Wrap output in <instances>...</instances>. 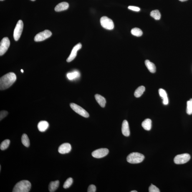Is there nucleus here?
Returning <instances> with one entry per match:
<instances>
[{"label": "nucleus", "instance_id": "32", "mask_svg": "<svg viewBox=\"0 0 192 192\" xmlns=\"http://www.w3.org/2000/svg\"><path fill=\"white\" fill-rule=\"evenodd\" d=\"M129 9L136 11H139L140 10V8L136 6H130L128 7Z\"/></svg>", "mask_w": 192, "mask_h": 192}, {"label": "nucleus", "instance_id": "31", "mask_svg": "<svg viewBox=\"0 0 192 192\" xmlns=\"http://www.w3.org/2000/svg\"><path fill=\"white\" fill-rule=\"evenodd\" d=\"M96 191V187L94 185H89L88 189V192H95Z\"/></svg>", "mask_w": 192, "mask_h": 192}, {"label": "nucleus", "instance_id": "35", "mask_svg": "<svg viewBox=\"0 0 192 192\" xmlns=\"http://www.w3.org/2000/svg\"><path fill=\"white\" fill-rule=\"evenodd\" d=\"M21 72H22V73L24 72V71H23V69H21Z\"/></svg>", "mask_w": 192, "mask_h": 192}, {"label": "nucleus", "instance_id": "26", "mask_svg": "<svg viewBox=\"0 0 192 192\" xmlns=\"http://www.w3.org/2000/svg\"><path fill=\"white\" fill-rule=\"evenodd\" d=\"M10 144V140H6L1 142V145H0V148L1 150H6L7 149Z\"/></svg>", "mask_w": 192, "mask_h": 192}, {"label": "nucleus", "instance_id": "8", "mask_svg": "<svg viewBox=\"0 0 192 192\" xmlns=\"http://www.w3.org/2000/svg\"><path fill=\"white\" fill-rule=\"evenodd\" d=\"M52 33L51 31L46 30L38 33L34 37V41L36 42H40L45 40L52 35Z\"/></svg>", "mask_w": 192, "mask_h": 192}, {"label": "nucleus", "instance_id": "28", "mask_svg": "<svg viewBox=\"0 0 192 192\" xmlns=\"http://www.w3.org/2000/svg\"><path fill=\"white\" fill-rule=\"evenodd\" d=\"M73 183V179L72 178H69L68 179L64 184V188L66 189L68 188Z\"/></svg>", "mask_w": 192, "mask_h": 192}, {"label": "nucleus", "instance_id": "22", "mask_svg": "<svg viewBox=\"0 0 192 192\" xmlns=\"http://www.w3.org/2000/svg\"><path fill=\"white\" fill-rule=\"evenodd\" d=\"M145 90V88L143 86H140L135 90L134 95L136 97H140Z\"/></svg>", "mask_w": 192, "mask_h": 192}, {"label": "nucleus", "instance_id": "14", "mask_svg": "<svg viewBox=\"0 0 192 192\" xmlns=\"http://www.w3.org/2000/svg\"><path fill=\"white\" fill-rule=\"evenodd\" d=\"M69 7V4L68 3L66 2H63L59 3L54 8L55 11H65L68 9Z\"/></svg>", "mask_w": 192, "mask_h": 192}, {"label": "nucleus", "instance_id": "12", "mask_svg": "<svg viewBox=\"0 0 192 192\" xmlns=\"http://www.w3.org/2000/svg\"><path fill=\"white\" fill-rule=\"evenodd\" d=\"M71 149L72 147L70 144L67 143H64L59 147L58 151L59 153L64 154L69 153L71 151Z\"/></svg>", "mask_w": 192, "mask_h": 192}, {"label": "nucleus", "instance_id": "2", "mask_svg": "<svg viewBox=\"0 0 192 192\" xmlns=\"http://www.w3.org/2000/svg\"><path fill=\"white\" fill-rule=\"evenodd\" d=\"M31 188V184L29 181L23 180L18 182L14 186L13 192H28Z\"/></svg>", "mask_w": 192, "mask_h": 192}, {"label": "nucleus", "instance_id": "13", "mask_svg": "<svg viewBox=\"0 0 192 192\" xmlns=\"http://www.w3.org/2000/svg\"><path fill=\"white\" fill-rule=\"evenodd\" d=\"M122 132L124 136L128 137L130 135V130L128 123L126 120H124L122 122Z\"/></svg>", "mask_w": 192, "mask_h": 192}, {"label": "nucleus", "instance_id": "15", "mask_svg": "<svg viewBox=\"0 0 192 192\" xmlns=\"http://www.w3.org/2000/svg\"><path fill=\"white\" fill-rule=\"evenodd\" d=\"M49 127V124L47 121H42L40 122L38 124V130L40 131L43 132L45 131Z\"/></svg>", "mask_w": 192, "mask_h": 192}, {"label": "nucleus", "instance_id": "36", "mask_svg": "<svg viewBox=\"0 0 192 192\" xmlns=\"http://www.w3.org/2000/svg\"><path fill=\"white\" fill-rule=\"evenodd\" d=\"M31 1H35V0H31Z\"/></svg>", "mask_w": 192, "mask_h": 192}, {"label": "nucleus", "instance_id": "30", "mask_svg": "<svg viewBox=\"0 0 192 192\" xmlns=\"http://www.w3.org/2000/svg\"><path fill=\"white\" fill-rule=\"evenodd\" d=\"M8 112L6 111H1L0 112V120H2L8 115Z\"/></svg>", "mask_w": 192, "mask_h": 192}, {"label": "nucleus", "instance_id": "5", "mask_svg": "<svg viewBox=\"0 0 192 192\" xmlns=\"http://www.w3.org/2000/svg\"><path fill=\"white\" fill-rule=\"evenodd\" d=\"M24 24L23 21L21 20L18 21L17 24L16 25L14 31V36L15 40L17 41L20 38L23 29Z\"/></svg>", "mask_w": 192, "mask_h": 192}, {"label": "nucleus", "instance_id": "10", "mask_svg": "<svg viewBox=\"0 0 192 192\" xmlns=\"http://www.w3.org/2000/svg\"><path fill=\"white\" fill-rule=\"evenodd\" d=\"M109 153L107 149L102 148L94 150L92 152V156L96 158H101L106 156Z\"/></svg>", "mask_w": 192, "mask_h": 192}, {"label": "nucleus", "instance_id": "37", "mask_svg": "<svg viewBox=\"0 0 192 192\" xmlns=\"http://www.w3.org/2000/svg\"><path fill=\"white\" fill-rule=\"evenodd\" d=\"M4 1V0H1V1Z\"/></svg>", "mask_w": 192, "mask_h": 192}, {"label": "nucleus", "instance_id": "16", "mask_svg": "<svg viewBox=\"0 0 192 192\" xmlns=\"http://www.w3.org/2000/svg\"><path fill=\"white\" fill-rule=\"evenodd\" d=\"M95 97L96 100L101 107H105L106 100L104 97L99 94H97L95 95Z\"/></svg>", "mask_w": 192, "mask_h": 192}, {"label": "nucleus", "instance_id": "1", "mask_svg": "<svg viewBox=\"0 0 192 192\" xmlns=\"http://www.w3.org/2000/svg\"><path fill=\"white\" fill-rule=\"evenodd\" d=\"M16 76L14 73H9L0 79V89L4 90L11 87L16 80Z\"/></svg>", "mask_w": 192, "mask_h": 192}, {"label": "nucleus", "instance_id": "29", "mask_svg": "<svg viewBox=\"0 0 192 192\" xmlns=\"http://www.w3.org/2000/svg\"><path fill=\"white\" fill-rule=\"evenodd\" d=\"M149 191L150 192H160L159 188L155 185L151 184L149 188Z\"/></svg>", "mask_w": 192, "mask_h": 192}, {"label": "nucleus", "instance_id": "34", "mask_svg": "<svg viewBox=\"0 0 192 192\" xmlns=\"http://www.w3.org/2000/svg\"><path fill=\"white\" fill-rule=\"evenodd\" d=\"M131 192H137V191L136 190H133V191H131Z\"/></svg>", "mask_w": 192, "mask_h": 192}, {"label": "nucleus", "instance_id": "33", "mask_svg": "<svg viewBox=\"0 0 192 192\" xmlns=\"http://www.w3.org/2000/svg\"><path fill=\"white\" fill-rule=\"evenodd\" d=\"M179 1H188V0H179Z\"/></svg>", "mask_w": 192, "mask_h": 192}, {"label": "nucleus", "instance_id": "20", "mask_svg": "<svg viewBox=\"0 0 192 192\" xmlns=\"http://www.w3.org/2000/svg\"><path fill=\"white\" fill-rule=\"evenodd\" d=\"M59 180L51 181L49 185V192H54L57 189L59 186Z\"/></svg>", "mask_w": 192, "mask_h": 192}, {"label": "nucleus", "instance_id": "4", "mask_svg": "<svg viewBox=\"0 0 192 192\" xmlns=\"http://www.w3.org/2000/svg\"><path fill=\"white\" fill-rule=\"evenodd\" d=\"M191 157L188 153H184L177 155L174 159L175 163L177 164H181L186 163L190 160Z\"/></svg>", "mask_w": 192, "mask_h": 192}, {"label": "nucleus", "instance_id": "9", "mask_svg": "<svg viewBox=\"0 0 192 192\" xmlns=\"http://www.w3.org/2000/svg\"><path fill=\"white\" fill-rule=\"evenodd\" d=\"M10 45V41L7 37L3 38L0 44V55L2 56L6 53Z\"/></svg>", "mask_w": 192, "mask_h": 192}, {"label": "nucleus", "instance_id": "21", "mask_svg": "<svg viewBox=\"0 0 192 192\" xmlns=\"http://www.w3.org/2000/svg\"><path fill=\"white\" fill-rule=\"evenodd\" d=\"M67 78L69 80H72L77 78L80 76V73L77 71H74L73 72L69 73L67 75Z\"/></svg>", "mask_w": 192, "mask_h": 192}, {"label": "nucleus", "instance_id": "18", "mask_svg": "<svg viewBox=\"0 0 192 192\" xmlns=\"http://www.w3.org/2000/svg\"><path fill=\"white\" fill-rule=\"evenodd\" d=\"M160 95L163 99V103L164 105H166L168 104V99L166 91L162 89H160L159 90Z\"/></svg>", "mask_w": 192, "mask_h": 192}, {"label": "nucleus", "instance_id": "24", "mask_svg": "<svg viewBox=\"0 0 192 192\" xmlns=\"http://www.w3.org/2000/svg\"><path fill=\"white\" fill-rule=\"evenodd\" d=\"M150 16L156 20H159L161 18V14L158 10L152 11L150 13Z\"/></svg>", "mask_w": 192, "mask_h": 192}, {"label": "nucleus", "instance_id": "23", "mask_svg": "<svg viewBox=\"0 0 192 192\" xmlns=\"http://www.w3.org/2000/svg\"><path fill=\"white\" fill-rule=\"evenodd\" d=\"M21 142L23 145L26 147H28L30 145V142L28 136L26 134H23L21 137Z\"/></svg>", "mask_w": 192, "mask_h": 192}, {"label": "nucleus", "instance_id": "17", "mask_svg": "<svg viewBox=\"0 0 192 192\" xmlns=\"http://www.w3.org/2000/svg\"><path fill=\"white\" fill-rule=\"evenodd\" d=\"M145 64L150 72L153 73L156 72V67L153 63L150 62L149 60H146L145 61Z\"/></svg>", "mask_w": 192, "mask_h": 192}, {"label": "nucleus", "instance_id": "7", "mask_svg": "<svg viewBox=\"0 0 192 192\" xmlns=\"http://www.w3.org/2000/svg\"><path fill=\"white\" fill-rule=\"evenodd\" d=\"M70 106L73 110L76 113L81 115V116L85 117V118H88L89 117V115L88 112L82 107L79 106L77 104L72 103L70 104Z\"/></svg>", "mask_w": 192, "mask_h": 192}, {"label": "nucleus", "instance_id": "11", "mask_svg": "<svg viewBox=\"0 0 192 192\" xmlns=\"http://www.w3.org/2000/svg\"><path fill=\"white\" fill-rule=\"evenodd\" d=\"M82 47V45L80 43H79L77 45L74 46L70 55L67 59V61L68 62H70L74 60L76 56H77V51L81 49Z\"/></svg>", "mask_w": 192, "mask_h": 192}, {"label": "nucleus", "instance_id": "25", "mask_svg": "<svg viewBox=\"0 0 192 192\" xmlns=\"http://www.w3.org/2000/svg\"><path fill=\"white\" fill-rule=\"evenodd\" d=\"M131 33L133 35L140 37L143 34L142 31L139 28H135L132 29L131 30Z\"/></svg>", "mask_w": 192, "mask_h": 192}, {"label": "nucleus", "instance_id": "27", "mask_svg": "<svg viewBox=\"0 0 192 192\" xmlns=\"http://www.w3.org/2000/svg\"><path fill=\"white\" fill-rule=\"evenodd\" d=\"M186 112L188 115H190L192 114V99H190L187 102Z\"/></svg>", "mask_w": 192, "mask_h": 192}, {"label": "nucleus", "instance_id": "6", "mask_svg": "<svg viewBox=\"0 0 192 192\" xmlns=\"http://www.w3.org/2000/svg\"><path fill=\"white\" fill-rule=\"evenodd\" d=\"M101 25L105 29L112 30L114 29V24L113 21L107 16H103L100 20Z\"/></svg>", "mask_w": 192, "mask_h": 192}, {"label": "nucleus", "instance_id": "19", "mask_svg": "<svg viewBox=\"0 0 192 192\" xmlns=\"http://www.w3.org/2000/svg\"><path fill=\"white\" fill-rule=\"evenodd\" d=\"M142 126L145 130H150L152 127V121L149 119H145L142 122Z\"/></svg>", "mask_w": 192, "mask_h": 192}, {"label": "nucleus", "instance_id": "3", "mask_svg": "<svg viewBox=\"0 0 192 192\" xmlns=\"http://www.w3.org/2000/svg\"><path fill=\"white\" fill-rule=\"evenodd\" d=\"M145 159L144 155L137 152H133L129 154L127 157V160L128 163L131 164H138L141 163Z\"/></svg>", "mask_w": 192, "mask_h": 192}]
</instances>
